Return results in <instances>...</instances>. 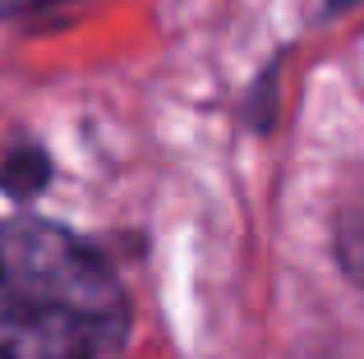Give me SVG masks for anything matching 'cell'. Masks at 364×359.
<instances>
[{
  "label": "cell",
  "instance_id": "1",
  "mask_svg": "<svg viewBox=\"0 0 364 359\" xmlns=\"http://www.w3.org/2000/svg\"><path fill=\"white\" fill-rule=\"evenodd\" d=\"M129 295L116 267L42 216L0 221V359H120Z\"/></svg>",
  "mask_w": 364,
  "mask_h": 359
},
{
  "label": "cell",
  "instance_id": "2",
  "mask_svg": "<svg viewBox=\"0 0 364 359\" xmlns=\"http://www.w3.org/2000/svg\"><path fill=\"white\" fill-rule=\"evenodd\" d=\"M46 180H51V162H46L42 148H14V153L0 162V184H5L14 198L42 194Z\"/></svg>",
  "mask_w": 364,
  "mask_h": 359
},
{
  "label": "cell",
  "instance_id": "3",
  "mask_svg": "<svg viewBox=\"0 0 364 359\" xmlns=\"http://www.w3.org/2000/svg\"><path fill=\"white\" fill-rule=\"evenodd\" d=\"M46 5H60V0H0V14H33Z\"/></svg>",
  "mask_w": 364,
  "mask_h": 359
},
{
  "label": "cell",
  "instance_id": "4",
  "mask_svg": "<svg viewBox=\"0 0 364 359\" xmlns=\"http://www.w3.org/2000/svg\"><path fill=\"white\" fill-rule=\"evenodd\" d=\"M346 5H355V0H328V9H346Z\"/></svg>",
  "mask_w": 364,
  "mask_h": 359
}]
</instances>
